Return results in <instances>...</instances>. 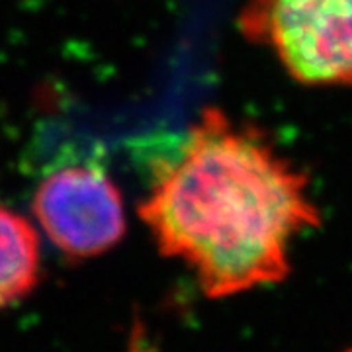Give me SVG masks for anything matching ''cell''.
<instances>
[{
    "mask_svg": "<svg viewBox=\"0 0 352 352\" xmlns=\"http://www.w3.org/2000/svg\"><path fill=\"white\" fill-rule=\"evenodd\" d=\"M243 36L307 87H352V0H249Z\"/></svg>",
    "mask_w": 352,
    "mask_h": 352,
    "instance_id": "7a4b0ae2",
    "label": "cell"
},
{
    "mask_svg": "<svg viewBox=\"0 0 352 352\" xmlns=\"http://www.w3.org/2000/svg\"><path fill=\"white\" fill-rule=\"evenodd\" d=\"M139 215L210 298L278 284L289 245L321 223L307 178L252 126L208 108L159 170Z\"/></svg>",
    "mask_w": 352,
    "mask_h": 352,
    "instance_id": "6da1fadb",
    "label": "cell"
},
{
    "mask_svg": "<svg viewBox=\"0 0 352 352\" xmlns=\"http://www.w3.org/2000/svg\"><path fill=\"white\" fill-rule=\"evenodd\" d=\"M41 247L24 215L0 206V309L20 302L38 286Z\"/></svg>",
    "mask_w": 352,
    "mask_h": 352,
    "instance_id": "277c9868",
    "label": "cell"
},
{
    "mask_svg": "<svg viewBox=\"0 0 352 352\" xmlns=\"http://www.w3.org/2000/svg\"><path fill=\"white\" fill-rule=\"evenodd\" d=\"M32 210L53 247L71 261L100 256L126 235L122 192L94 164L55 170L36 190Z\"/></svg>",
    "mask_w": 352,
    "mask_h": 352,
    "instance_id": "3957f363",
    "label": "cell"
},
{
    "mask_svg": "<svg viewBox=\"0 0 352 352\" xmlns=\"http://www.w3.org/2000/svg\"><path fill=\"white\" fill-rule=\"evenodd\" d=\"M351 352H352V351H351Z\"/></svg>",
    "mask_w": 352,
    "mask_h": 352,
    "instance_id": "5b68a950",
    "label": "cell"
}]
</instances>
